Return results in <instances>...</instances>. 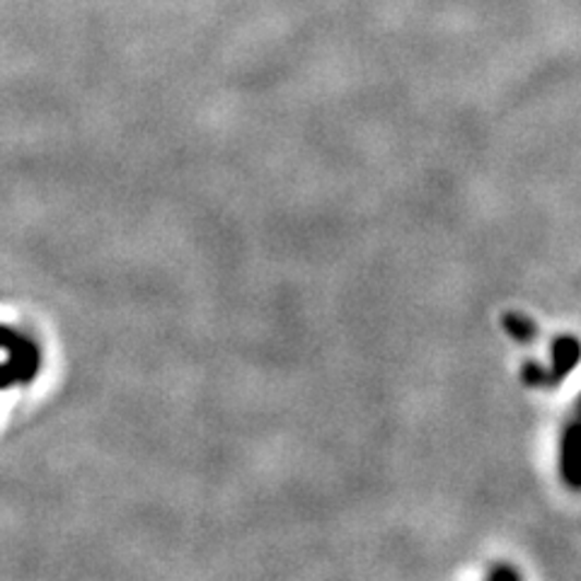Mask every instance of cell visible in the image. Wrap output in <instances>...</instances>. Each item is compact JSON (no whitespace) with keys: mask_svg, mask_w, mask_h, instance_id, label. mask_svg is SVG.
<instances>
[{"mask_svg":"<svg viewBox=\"0 0 581 581\" xmlns=\"http://www.w3.org/2000/svg\"><path fill=\"white\" fill-rule=\"evenodd\" d=\"M47 366V347L39 330L25 317L0 311V424L25 404Z\"/></svg>","mask_w":581,"mask_h":581,"instance_id":"6da1fadb","label":"cell"},{"mask_svg":"<svg viewBox=\"0 0 581 581\" xmlns=\"http://www.w3.org/2000/svg\"><path fill=\"white\" fill-rule=\"evenodd\" d=\"M553 359L555 364L550 371H543L538 366H529L525 368V380L531 383V386H553V383L562 380L569 371H572L579 359H581V344L577 342L574 337H562L555 342V349H553Z\"/></svg>","mask_w":581,"mask_h":581,"instance_id":"7a4b0ae2","label":"cell"},{"mask_svg":"<svg viewBox=\"0 0 581 581\" xmlns=\"http://www.w3.org/2000/svg\"><path fill=\"white\" fill-rule=\"evenodd\" d=\"M562 473L572 487H581V424H572L565 436Z\"/></svg>","mask_w":581,"mask_h":581,"instance_id":"3957f363","label":"cell"},{"mask_svg":"<svg viewBox=\"0 0 581 581\" xmlns=\"http://www.w3.org/2000/svg\"><path fill=\"white\" fill-rule=\"evenodd\" d=\"M504 323H507V330L517 339H523V342H529V339L535 337V327H533V323L529 320V317L507 315V317H504Z\"/></svg>","mask_w":581,"mask_h":581,"instance_id":"277c9868","label":"cell"}]
</instances>
